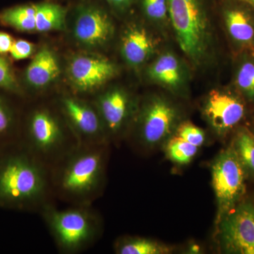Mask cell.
<instances>
[{"mask_svg": "<svg viewBox=\"0 0 254 254\" xmlns=\"http://www.w3.org/2000/svg\"><path fill=\"white\" fill-rule=\"evenodd\" d=\"M53 195L50 170L21 143L0 151V207L41 211Z\"/></svg>", "mask_w": 254, "mask_h": 254, "instance_id": "cell-1", "label": "cell"}, {"mask_svg": "<svg viewBox=\"0 0 254 254\" xmlns=\"http://www.w3.org/2000/svg\"><path fill=\"white\" fill-rule=\"evenodd\" d=\"M80 145L50 170L53 194L73 205H89L105 185L107 146Z\"/></svg>", "mask_w": 254, "mask_h": 254, "instance_id": "cell-2", "label": "cell"}, {"mask_svg": "<svg viewBox=\"0 0 254 254\" xmlns=\"http://www.w3.org/2000/svg\"><path fill=\"white\" fill-rule=\"evenodd\" d=\"M21 144L51 170L80 146L71 127L47 109H37L26 124V136Z\"/></svg>", "mask_w": 254, "mask_h": 254, "instance_id": "cell-3", "label": "cell"}, {"mask_svg": "<svg viewBox=\"0 0 254 254\" xmlns=\"http://www.w3.org/2000/svg\"><path fill=\"white\" fill-rule=\"evenodd\" d=\"M73 206L60 210L50 203L40 211L58 249L64 254L86 250L101 233L100 219L89 205Z\"/></svg>", "mask_w": 254, "mask_h": 254, "instance_id": "cell-4", "label": "cell"}, {"mask_svg": "<svg viewBox=\"0 0 254 254\" xmlns=\"http://www.w3.org/2000/svg\"><path fill=\"white\" fill-rule=\"evenodd\" d=\"M168 11L180 48L193 61L206 49V19L198 0H167Z\"/></svg>", "mask_w": 254, "mask_h": 254, "instance_id": "cell-5", "label": "cell"}, {"mask_svg": "<svg viewBox=\"0 0 254 254\" xmlns=\"http://www.w3.org/2000/svg\"><path fill=\"white\" fill-rule=\"evenodd\" d=\"M246 173L233 145L224 150L214 160L211 174L218 203L217 225L236 206L245 193Z\"/></svg>", "mask_w": 254, "mask_h": 254, "instance_id": "cell-6", "label": "cell"}, {"mask_svg": "<svg viewBox=\"0 0 254 254\" xmlns=\"http://www.w3.org/2000/svg\"><path fill=\"white\" fill-rule=\"evenodd\" d=\"M220 242L227 253L254 254V205L250 202L234 207L222 217Z\"/></svg>", "mask_w": 254, "mask_h": 254, "instance_id": "cell-7", "label": "cell"}, {"mask_svg": "<svg viewBox=\"0 0 254 254\" xmlns=\"http://www.w3.org/2000/svg\"><path fill=\"white\" fill-rule=\"evenodd\" d=\"M60 107L80 145L109 144L96 108L71 96L62 98Z\"/></svg>", "mask_w": 254, "mask_h": 254, "instance_id": "cell-8", "label": "cell"}, {"mask_svg": "<svg viewBox=\"0 0 254 254\" xmlns=\"http://www.w3.org/2000/svg\"><path fill=\"white\" fill-rule=\"evenodd\" d=\"M177 110L169 102L155 98L143 108L138 125L140 144L153 148L165 143L177 129Z\"/></svg>", "mask_w": 254, "mask_h": 254, "instance_id": "cell-9", "label": "cell"}, {"mask_svg": "<svg viewBox=\"0 0 254 254\" xmlns=\"http://www.w3.org/2000/svg\"><path fill=\"white\" fill-rule=\"evenodd\" d=\"M204 114L219 135L226 134L245 118L246 105L239 95L213 90L207 98Z\"/></svg>", "mask_w": 254, "mask_h": 254, "instance_id": "cell-10", "label": "cell"}, {"mask_svg": "<svg viewBox=\"0 0 254 254\" xmlns=\"http://www.w3.org/2000/svg\"><path fill=\"white\" fill-rule=\"evenodd\" d=\"M68 76L73 86L82 92L98 89L116 75L117 68L109 60L91 55H78L70 62Z\"/></svg>", "mask_w": 254, "mask_h": 254, "instance_id": "cell-11", "label": "cell"}, {"mask_svg": "<svg viewBox=\"0 0 254 254\" xmlns=\"http://www.w3.org/2000/svg\"><path fill=\"white\" fill-rule=\"evenodd\" d=\"M73 33L77 41L90 48L105 44L113 34L109 16L95 4H82L78 9Z\"/></svg>", "mask_w": 254, "mask_h": 254, "instance_id": "cell-12", "label": "cell"}, {"mask_svg": "<svg viewBox=\"0 0 254 254\" xmlns=\"http://www.w3.org/2000/svg\"><path fill=\"white\" fill-rule=\"evenodd\" d=\"M95 108L109 141L110 138L120 134L126 125L131 112V102L125 92L115 89L100 95Z\"/></svg>", "mask_w": 254, "mask_h": 254, "instance_id": "cell-13", "label": "cell"}, {"mask_svg": "<svg viewBox=\"0 0 254 254\" xmlns=\"http://www.w3.org/2000/svg\"><path fill=\"white\" fill-rule=\"evenodd\" d=\"M227 33L241 48L254 50V13L245 6H232L225 12Z\"/></svg>", "mask_w": 254, "mask_h": 254, "instance_id": "cell-14", "label": "cell"}, {"mask_svg": "<svg viewBox=\"0 0 254 254\" xmlns=\"http://www.w3.org/2000/svg\"><path fill=\"white\" fill-rule=\"evenodd\" d=\"M59 62L55 53L48 48H43L35 55L25 72V80L33 88L49 86L59 76Z\"/></svg>", "mask_w": 254, "mask_h": 254, "instance_id": "cell-15", "label": "cell"}, {"mask_svg": "<svg viewBox=\"0 0 254 254\" xmlns=\"http://www.w3.org/2000/svg\"><path fill=\"white\" fill-rule=\"evenodd\" d=\"M153 43L148 33L140 27H133L125 33L122 53L125 60L133 66L142 64L153 52Z\"/></svg>", "mask_w": 254, "mask_h": 254, "instance_id": "cell-16", "label": "cell"}, {"mask_svg": "<svg viewBox=\"0 0 254 254\" xmlns=\"http://www.w3.org/2000/svg\"><path fill=\"white\" fill-rule=\"evenodd\" d=\"M36 4L16 5L0 12V23L21 32L36 31Z\"/></svg>", "mask_w": 254, "mask_h": 254, "instance_id": "cell-17", "label": "cell"}, {"mask_svg": "<svg viewBox=\"0 0 254 254\" xmlns=\"http://www.w3.org/2000/svg\"><path fill=\"white\" fill-rule=\"evenodd\" d=\"M150 77L164 86L175 88L181 83L180 63L173 55L167 53L160 56L149 68Z\"/></svg>", "mask_w": 254, "mask_h": 254, "instance_id": "cell-18", "label": "cell"}, {"mask_svg": "<svg viewBox=\"0 0 254 254\" xmlns=\"http://www.w3.org/2000/svg\"><path fill=\"white\" fill-rule=\"evenodd\" d=\"M66 9L54 2L36 4V31L49 32L63 29Z\"/></svg>", "mask_w": 254, "mask_h": 254, "instance_id": "cell-19", "label": "cell"}, {"mask_svg": "<svg viewBox=\"0 0 254 254\" xmlns=\"http://www.w3.org/2000/svg\"><path fill=\"white\" fill-rule=\"evenodd\" d=\"M235 83L240 96L254 103V50L242 57L237 66Z\"/></svg>", "mask_w": 254, "mask_h": 254, "instance_id": "cell-20", "label": "cell"}, {"mask_svg": "<svg viewBox=\"0 0 254 254\" xmlns=\"http://www.w3.org/2000/svg\"><path fill=\"white\" fill-rule=\"evenodd\" d=\"M115 252L119 254H167L170 247L149 239L126 237L117 242Z\"/></svg>", "mask_w": 254, "mask_h": 254, "instance_id": "cell-21", "label": "cell"}, {"mask_svg": "<svg viewBox=\"0 0 254 254\" xmlns=\"http://www.w3.org/2000/svg\"><path fill=\"white\" fill-rule=\"evenodd\" d=\"M233 145L246 171L254 175V135L246 127L237 132Z\"/></svg>", "mask_w": 254, "mask_h": 254, "instance_id": "cell-22", "label": "cell"}, {"mask_svg": "<svg viewBox=\"0 0 254 254\" xmlns=\"http://www.w3.org/2000/svg\"><path fill=\"white\" fill-rule=\"evenodd\" d=\"M165 143L169 158L180 165L190 163L198 150V147L190 144L176 135L169 138Z\"/></svg>", "mask_w": 254, "mask_h": 254, "instance_id": "cell-23", "label": "cell"}, {"mask_svg": "<svg viewBox=\"0 0 254 254\" xmlns=\"http://www.w3.org/2000/svg\"><path fill=\"white\" fill-rule=\"evenodd\" d=\"M0 88L10 93H21V86L11 64L0 54Z\"/></svg>", "mask_w": 254, "mask_h": 254, "instance_id": "cell-24", "label": "cell"}, {"mask_svg": "<svg viewBox=\"0 0 254 254\" xmlns=\"http://www.w3.org/2000/svg\"><path fill=\"white\" fill-rule=\"evenodd\" d=\"M176 136L198 148L204 143L205 139L204 131L201 128L187 122L177 127Z\"/></svg>", "mask_w": 254, "mask_h": 254, "instance_id": "cell-25", "label": "cell"}, {"mask_svg": "<svg viewBox=\"0 0 254 254\" xmlns=\"http://www.w3.org/2000/svg\"><path fill=\"white\" fill-rule=\"evenodd\" d=\"M14 115L6 100L0 96V140L7 138L14 127Z\"/></svg>", "mask_w": 254, "mask_h": 254, "instance_id": "cell-26", "label": "cell"}, {"mask_svg": "<svg viewBox=\"0 0 254 254\" xmlns=\"http://www.w3.org/2000/svg\"><path fill=\"white\" fill-rule=\"evenodd\" d=\"M142 6L145 14L151 19H163L168 14L167 0H142Z\"/></svg>", "mask_w": 254, "mask_h": 254, "instance_id": "cell-27", "label": "cell"}, {"mask_svg": "<svg viewBox=\"0 0 254 254\" xmlns=\"http://www.w3.org/2000/svg\"><path fill=\"white\" fill-rule=\"evenodd\" d=\"M35 47L33 43L26 40H16L14 41L10 55L15 60H22L30 58L34 53Z\"/></svg>", "mask_w": 254, "mask_h": 254, "instance_id": "cell-28", "label": "cell"}, {"mask_svg": "<svg viewBox=\"0 0 254 254\" xmlns=\"http://www.w3.org/2000/svg\"><path fill=\"white\" fill-rule=\"evenodd\" d=\"M14 41L9 34L0 31V54L9 53Z\"/></svg>", "mask_w": 254, "mask_h": 254, "instance_id": "cell-29", "label": "cell"}, {"mask_svg": "<svg viewBox=\"0 0 254 254\" xmlns=\"http://www.w3.org/2000/svg\"><path fill=\"white\" fill-rule=\"evenodd\" d=\"M104 1L117 8H126L133 2V0H104Z\"/></svg>", "mask_w": 254, "mask_h": 254, "instance_id": "cell-30", "label": "cell"}, {"mask_svg": "<svg viewBox=\"0 0 254 254\" xmlns=\"http://www.w3.org/2000/svg\"><path fill=\"white\" fill-rule=\"evenodd\" d=\"M237 1L245 3V4L250 5L254 7V0H237Z\"/></svg>", "mask_w": 254, "mask_h": 254, "instance_id": "cell-31", "label": "cell"}, {"mask_svg": "<svg viewBox=\"0 0 254 254\" xmlns=\"http://www.w3.org/2000/svg\"><path fill=\"white\" fill-rule=\"evenodd\" d=\"M252 131V133H253V134L254 135V131Z\"/></svg>", "mask_w": 254, "mask_h": 254, "instance_id": "cell-32", "label": "cell"}]
</instances>
